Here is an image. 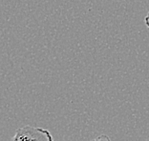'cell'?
<instances>
[{
	"mask_svg": "<svg viewBox=\"0 0 149 141\" xmlns=\"http://www.w3.org/2000/svg\"><path fill=\"white\" fill-rule=\"evenodd\" d=\"M12 141H54V138L48 130L28 125L16 130Z\"/></svg>",
	"mask_w": 149,
	"mask_h": 141,
	"instance_id": "1",
	"label": "cell"
},
{
	"mask_svg": "<svg viewBox=\"0 0 149 141\" xmlns=\"http://www.w3.org/2000/svg\"><path fill=\"white\" fill-rule=\"evenodd\" d=\"M92 141H112L109 137L105 135H99L97 137H96L95 139H93Z\"/></svg>",
	"mask_w": 149,
	"mask_h": 141,
	"instance_id": "2",
	"label": "cell"
},
{
	"mask_svg": "<svg viewBox=\"0 0 149 141\" xmlns=\"http://www.w3.org/2000/svg\"><path fill=\"white\" fill-rule=\"evenodd\" d=\"M144 23H145V25H146L147 28L149 29V11L147 12L146 16H145V18H144Z\"/></svg>",
	"mask_w": 149,
	"mask_h": 141,
	"instance_id": "3",
	"label": "cell"
}]
</instances>
